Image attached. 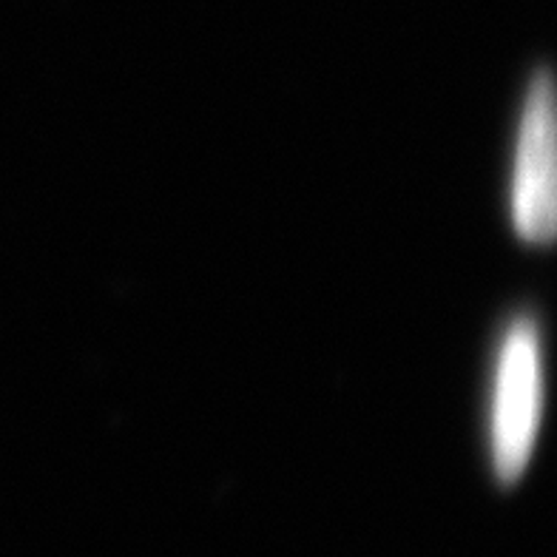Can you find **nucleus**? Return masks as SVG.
<instances>
[{"label": "nucleus", "mask_w": 557, "mask_h": 557, "mask_svg": "<svg viewBox=\"0 0 557 557\" xmlns=\"http://www.w3.org/2000/svg\"><path fill=\"white\" fill-rule=\"evenodd\" d=\"M512 222L521 239L549 245L557 234V117L555 83L546 69L532 74L515 148Z\"/></svg>", "instance_id": "obj_2"}, {"label": "nucleus", "mask_w": 557, "mask_h": 557, "mask_svg": "<svg viewBox=\"0 0 557 557\" xmlns=\"http://www.w3.org/2000/svg\"><path fill=\"white\" fill-rule=\"evenodd\" d=\"M543 412L541 333L532 319L506 331L492 398V467L504 486L521 481Z\"/></svg>", "instance_id": "obj_1"}]
</instances>
